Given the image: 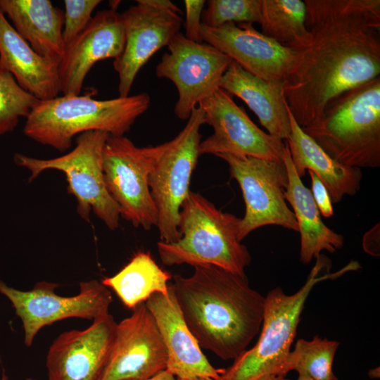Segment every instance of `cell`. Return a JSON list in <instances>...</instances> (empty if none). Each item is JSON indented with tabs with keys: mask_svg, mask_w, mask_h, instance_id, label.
<instances>
[{
	"mask_svg": "<svg viewBox=\"0 0 380 380\" xmlns=\"http://www.w3.org/2000/svg\"><path fill=\"white\" fill-rule=\"evenodd\" d=\"M204 122L213 134L200 144V155L232 154L282 160L285 142L265 132L239 106L231 94L219 88L198 105Z\"/></svg>",
	"mask_w": 380,
	"mask_h": 380,
	"instance_id": "5bb4252c",
	"label": "cell"
},
{
	"mask_svg": "<svg viewBox=\"0 0 380 380\" xmlns=\"http://www.w3.org/2000/svg\"><path fill=\"white\" fill-rule=\"evenodd\" d=\"M369 376L372 379L379 377V367H376L369 372Z\"/></svg>",
	"mask_w": 380,
	"mask_h": 380,
	"instance_id": "e575fe53",
	"label": "cell"
},
{
	"mask_svg": "<svg viewBox=\"0 0 380 380\" xmlns=\"http://www.w3.org/2000/svg\"><path fill=\"white\" fill-rule=\"evenodd\" d=\"M59 64L36 53L8 22L0 10V67L39 101L61 92Z\"/></svg>",
	"mask_w": 380,
	"mask_h": 380,
	"instance_id": "ffe728a7",
	"label": "cell"
},
{
	"mask_svg": "<svg viewBox=\"0 0 380 380\" xmlns=\"http://www.w3.org/2000/svg\"><path fill=\"white\" fill-rule=\"evenodd\" d=\"M307 44L284 84L303 128L344 91L380 76V0H305Z\"/></svg>",
	"mask_w": 380,
	"mask_h": 380,
	"instance_id": "6da1fadb",
	"label": "cell"
},
{
	"mask_svg": "<svg viewBox=\"0 0 380 380\" xmlns=\"http://www.w3.org/2000/svg\"><path fill=\"white\" fill-rule=\"evenodd\" d=\"M0 10L36 53L60 63L65 54L62 9L49 0H0Z\"/></svg>",
	"mask_w": 380,
	"mask_h": 380,
	"instance_id": "7402d4cb",
	"label": "cell"
},
{
	"mask_svg": "<svg viewBox=\"0 0 380 380\" xmlns=\"http://www.w3.org/2000/svg\"><path fill=\"white\" fill-rule=\"evenodd\" d=\"M302 129L342 165L379 167L380 76L335 97Z\"/></svg>",
	"mask_w": 380,
	"mask_h": 380,
	"instance_id": "277c9868",
	"label": "cell"
},
{
	"mask_svg": "<svg viewBox=\"0 0 380 380\" xmlns=\"http://www.w3.org/2000/svg\"><path fill=\"white\" fill-rule=\"evenodd\" d=\"M167 353L145 303L117 323L115 338L100 380H148L166 370Z\"/></svg>",
	"mask_w": 380,
	"mask_h": 380,
	"instance_id": "9a60e30c",
	"label": "cell"
},
{
	"mask_svg": "<svg viewBox=\"0 0 380 380\" xmlns=\"http://www.w3.org/2000/svg\"><path fill=\"white\" fill-rule=\"evenodd\" d=\"M110 135L102 131H89L79 134L76 146L64 156L51 159H38L21 153L14 162L29 170V182L47 170L64 173L68 194L77 201V212L89 222L91 210L110 230L118 227L121 210L108 193L103 170V150Z\"/></svg>",
	"mask_w": 380,
	"mask_h": 380,
	"instance_id": "52a82bcc",
	"label": "cell"
},
{
	"mask_svg": "<svg viewBox=\"0 0 380 380\" xmlns=\"http://www.w3.org/2000/svg\"><path fill=\"white\" fill-rule=\"evenodd\" d=\"M172 277L150 253L138 251L117 274L101 282L114 291L127 308L133 310L155 293L167 294Z\"/></svg>",
	"mask_w": 380,
	"mask_h": 380,
	"instance_id": "d4e9b609",
	"label": "cell"
},
{
	"mask_svg": "<svg viewBox=\"0 0 380 380\" xmlns=\"http://www.w3.org/2000/svg\"><path fill=\"white\" fill-rule=\"evenodd\" d=\"M339 342L315 336L312 340L298 339L287 355L280 376L290 371L312 380H338L333 372V362Z\"/></svg>",
	"mask_w": 380,
	"mask_h": 380,
	"instance_id": "4316f807",
	"label": "cell"
},
{
	"mask_svg": "<svg viewBox=\"0 0 380 380\" xmlns=\"http://www.w3.org/2000/svg\"><path fill=\"white\" fill-rule=\"evenodd\" d=\"M261 0H210L203 11L202 24L217 27L229 23H259Z\"/></svg>",
	"mask_w": 380,
	"mask_h": 380,
	"instance_id": "f1b7e54d",
	"label": "cell"
},
{
	"mask_svg": "<svg viewBox=\"0 0 380 380\" xmlns=\"http://www.w3.org/2000/svg\"><path fill=\"white\" fill-rule=\"evenodd\" d=\"M167 46L168 52L158 63L156 74L175 84L178 99L174 112L186 120L196 105L220 88L232 60L211 45L191 41L181 32Z\"/></svg>",
	"mask_w": 380,
	"mask_h": 380,
	"instance_id": "7c38bea8",
	"label": "cell"
},
{
	"mask_svg": "<svg viewBox=\"0 0 380 380\" xmlns=\"http://www.w3.org/2000/svg\"><path fill=\"white\" fill-rule=\"evenodd\" d=\"M167 353L166 371L177 379H220L224 369L215 368L187 327L169 285L167 294L155 293L146 302Z\"/></svg>",
	"mask_w": 380,
	"mask_h": 380,
	"instance_id": "d6986e66",
	"label": "cell"
},
{
	"mask_svg": "<svg viewBox=\"0 0 380 380\" xmlns=\"http://www.w3.org/2000/svg\"><path fill=\"white\" fill-rule=\"evenodd\" d=\"M220 88L245 102L268 134L283 141L289 138L291 122L283 84L265 81L232 61L221 79Z\"/></svg>",
	"mask_w": 380,
	"mask_h": 380,
	"instance_id": "44dd1931",
	"label": "cell"
},
{
	"mask_svg": "<svg viewBox=\"0 0 380 380\" xmlns=\"http://www.w3.org/2000/svg\"><path fill=\"white\" fill-rule=\"evenodd\" d=\"M94 89L83 95H63L39 101L26 118L24 134L60 152L70 148L76 134L102 131L124 136L135 120L149 108L146 93L107 99L92 97Z\"/></svg>",
	"mask_w": 380,
	"mask_h": 380,
	"instance_id": "3957f363",
	"label": "cell"
},
{
	"mask_svg": "<svg viewBox=\"0 0 380 380\" xmlns=\"http://www.w3.org/2000/svg\"><path fill=\"white\" fill-rule=\"evenodd\" d=\"M296 380H312L307 376H300L298 375V378Z\"/></svg>",
	"mask_w": 380,
	"mask_h": 380,
	"instance_id": "8d00e7d4",
	"label": "cell"
},
{
	"mask_svg": "<svg viewBox=\"0 0 380 380\" xmlns=\"http://www.w3.org/2000/svg\"><path fill=\"white\" fill-rule=\"evenodd\" d=\"M289 118L291 134L285 143L298 175L302 178L306 170L314 172L327 187L332 203L340 202L345 195H355L360 189L361 169L334 160L303 131L290 110Z\"/></svg>",
	"mask_w": 380,
	"mask_h": 380,
	"instance_id": "603a6c76",
	"label": "cell"
},
{
	"mask_svg": "<svg viewBox=\"0 0 380 380\" xmlns=\"http://www.w3.org/2000/svg\"><path fill=\"white\" fill-rule=\"evenodd\" d=\"M1 380H8V377H7V376L5 374V372H2V376H1ZM27 380H36V379H27Z\"/></svg>",
	"mask_w": 380,
	"mask_h": 380,
	"instance_id": "74e56055",
	"label": "cell"
},
{
	"mask_svg": "<svg viewBox=\"0 0 380 380\" xmlns=\"http://www.w3.org/2000/svg\"><path fill=\"white\" fill-rule=\"evenodd\" d=\"M125 42L122 18L110 8L97 12L91 20L65 49L58 65L61 92L80 95L85 77L101 60L119 58Z\"/></svg>",
	"mask_w": 380,
	"mask_h": 380,
	"instance_id": "ac0fdd59",
	"label": "cell"
},
{
	"mask_svg": "<svg viewBox=\"0 0 380 380\" xmlns=\"http://www.w3.org/2000/svg\"><path fill=\"white\" fill-rule=\"evenodd\" d=\"M100 0H65L63 40L65 51L87 27Z\"/></svg>",
	"mask_w": 380,
	"mask_h": 380,
	"instance_id": "f546056e",
	"label": "cell"
},
{
	"mask_svg": "<svg viewBox=\"0 0 380 380\" xmlns=\"http://www.w3.org/2000/svg\"><path fill=\"white\" fill-rule=\"evenodd\" d=\"M160 146L138 147L124 136L110 135L103 150L106 189L121 210V216L135 227H156L158 212L148 184Z\"/></svg>",
	"mask_w": 380,
	"mask_h": 380,
	"instance_id": "30bf717a",
	"label": "cell"
},
{
	"mask_svg": "<svg viewBox=\"0 0 380 380\" xmlns=\"http://www.w3.org/2000/svg\"><path fill=\"white\" fill-rule=\"evenodd\" d=\"M253 380H291V379L286 378L285 376H281L264 375Z\"/></svg>",
	"mask_w": 380,
	"mask_h": 380,
	"instance_id": "836d02e7",
	"label": "cell"
},
{
	"mask_svg": "<svg viewBox=\"0 0 380 380\" xmlns=\"http://www.w3.org/2000/svg\"><path fill=\"white\" fill-rule=\"evenodd\" d=\"M204 113L193 109L187 122L172 140L160 144V151L150 173L148 184L158 212L160 241L170 243L179 238L181 208L189 196L193 171L200 155Z\"/></svg>",
	"mask_w": 380,
	"mask_h": 380,
	"instance_id": "ba28073f",
	"label": "cell"
},
{
	"mask_svg": "<svg viewBox=\"0 0 380 380\" xmlns=\"http://www.w3.org/2000/svg\"><path fill=\"white\" fill-rule=\"evenodd\" d=\"M39 101L0 67V135L13 131L20 118H27Z\"/></svg>",
	"mask_w": 380,
	"mask_h": 380,
	"instance_id": "83f0119b",
	"label": "cell"
},
{
	"mask_svg": "<svg viewBox=\"0 0 380 380\" xmlns=\"http://www.w3.org/2000/svg\"><path fill=\"white\" fill-rule=\"evenodd\" d=\"M240 220L219 210L202 195L190 191L179 213V238L157 243L161 262L167 266L213 265L246 274L251 256L237 237Z\"/></svg>",
	"mask_w": 380,
	"mask_h": 380,
	"instance_id": "5b68a950",
	"label": "cell"
},
{
	"mask_svg": "<svg viewBox=\"0 0 380 380\" xmlns=\"http://www.w3.org/2000/svg\"><path fill=\"white\" fill-rule=\"evenodd\" d=\"M204 0H184L185 6V36L188 39L196 42H203L201 30L202 14L204 10Z\"/></svg>",
	"mask_w": 380,
	"mask_h": 380,
	"instance_id": "4dcf8cb0",
	"label": "cell"
},
{
	"mask_svg": "<svg viewBox=\"0 0 380 380\" xmlns=\"http://www.w3.org/2000/svg\"><path fill=\"white\" fill-rule=\"evenodd\" d=\"M285 142V141H284ZM283 157L288 173V184L284 197L293 210L298 231L300 234V259L308 264L313 258H318L326 250L334 253L342 248L343 236L324 224L312 193L298 175L288 146Z\"/></svg>",
	"mask_w": 380,
	"mask_h": 380,
	"instance_id": "cb8c5ba5",
	"label": "cell"
},
{
	"mask_svg": "<svg viewBox=\"0 0 380 380\" xmlns=\"http://www.w3.org/2000/svg\"><path fill=\"white\" fill-rule=\"evenodd\" d=\"M148 380H177V379L167 371L165 370Z\"/></svg>",
	"mask_w": 380,
	"mask_h": 380,
	"instance_id": "d6a6232c",
	"label": "cell"
},
{
	"mask_svg": "<svg viewBox=\"0 0 380 380\" xmlns=\"http://www.w3.org/2000/svg\"><path fill=\"white\" fill-rule=\"evenodd\" d=\"M194 267L191 276L176 274L170 284L182 317L201 348L235 360L260 331L265 297L246 274L213 265Z\"/></svg>",
	"mask_w": 380,
	"mask_h": 380,
	"instance_id": "7a4b0ae2",
	"label": "cell"
},
{
	"mask_svg": "<svg viewBox=\"0 0 380 380\" xmlns=\"http://www.w3.org/2000/svg\"><path fill=\"white\" fill-rule=\"evenodd\" d=\"M121 13L125 42L121 55L113 60L118 74L119 96H129L141 68L163 46H167L181 28L180 9L169 0H137Z\"/></svg>",
	"mask_w": 380,
	"mask_h": 380,
	"instance_id": "4fadbf2b",
	"label": "cell"
},
{
	"mask_svg": "<svg viewBox=\"0 0 380 380\" xmlns=\"http://www.w3.org/2000/svg\"><path fill=\"white\" fill-rule=\"evenodd\" d=\"M177 380H222L220 379H214L211 378H198V379H177Z\"/></svg>",
	"mask_w": 380,
	"mask_h": 380,
	"instance_id": "d590c367",
	"label": "cell"
},
{
	"mask_svg": "<svg viewBox=\"0 0 380 380\" xmlns=\"http://www.w3.org/2000/svg\"><path fill=\"white\" fill-rule=\"evenodd\" d=\"M305 18L304 1L261 0V33L296 51L304 47L310 39Z\"/></svg>",
	"mask_w": 380,
	"mask_h": 380,
	"instance_id": "484cf974",
	"label": "cell"
},
{
	"mask_svg": "<svg viewBox=\"0 0 380 380\" xmlns=\"http://www.w3.org/2000/svg\"><path fill=\"white\" fill-rule=\"evenodd\" d=\"M317 259L306 282L297 292L287 295L279 286L268 292L256 344L245 350L231 367L224 369L222 380H253L264 375L280 376L296 335L305 303L313 286L320 281L336 278L355 269L353 262L337 272L318 277L324 262L321 259L319 261V257Z\"/></svg>",
	"mask_w": 380,
	"mask_h": 380,
	"instance_id": "8992f818",
	"label": "cell"
},
{
	"mask_svg": "<svg viewBox=\"0 0 380 380\" xmlns=\"http://www.w3.org/2000/svg\"><path fill=\"white\" fill-rule=\"evenodd\" d=\"M57 284L42 281L32 289L21 291L0 280V293L12 304L20 319L24 343L30 347L39 331L46 326L68 318L89 320L109 313L113 302L109 289L97 280L82 281L80 291L73 296H61L56 293Z\"/></svg>",
	"mask_w": 380,
	"mask_h": 380,
	"instance_id": "8fae6325",
	"label": "cell"
},
{
	"mask_svg": "<svg viewBox=\"0 0 380 380\" xmlns=\"http://www.w3.org/2000/svg\"><path fill=\"white\" fill-rule=\"evenodd\" d=\"M117 322L108 313L87 328L59 334L46 358L49 380H100L113 343Z\"/></svg>",
	"mask_w": 380,
	"mask_h": 380,
	"instance_id": "e0dca14e",
	"label": "cell"
},
{
	"mask_svg": "<svg viewBox=\"0 0 380 380\" xmlns=\"http://www.w3.org/2000/svg\"><path fill=\"white\" fill-rule=\"evenodd\" d=\"M217 156L228 164L231 177L238 182L242 191L246 210L239 225V241L266 225L298 231L295 215L284 197L288 173L283 159L232 154Z\"/></svg>",
	"mask_w": 380,
	"mask_h": 380,
	"instance_id": "9c48e42d",
	"label": "cell"
},
{
	"mask_svg": "<svg viewBox=\"0 0 380 380\" xmlns=\"http://www.w3.org/2000/svg\"><path fill=\"white\" fill-rule=\"evenodd\" d=\"M308 172L311 179L310 191L319 213L325 217L333 216L332 202L327 187L314 172Z\"/></svg>",
	"mask_w": 380,
	"mask_h": 380,
	"instance_id": "1f68e13d",
	"label": "cell"
},
{
	"mask_svg": "<svg viewBox=\"0 0 380 380\" xmlns=\"http://www.w3.org/2000/svg\"><path fill=\"white\" fill-rule=\"evenodd\" d=\"M201 34L203 42L270 83L284 84L295 61L296 51L266 37L253 24L229 23L217 27L202 24Z\"/></svg>",
	"mask_w": 380,
	"mask_h": 380,
	"instance_id": "2e32d148",
	"label": "cell"
}]
</instances>
